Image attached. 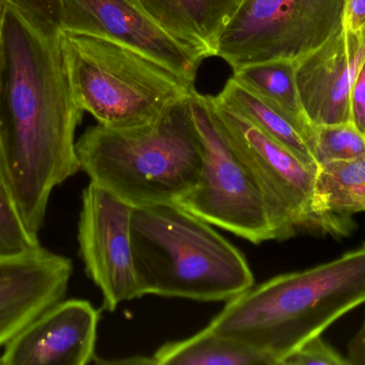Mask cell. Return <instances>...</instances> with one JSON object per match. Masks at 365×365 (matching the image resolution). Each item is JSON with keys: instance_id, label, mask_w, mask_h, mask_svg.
I'll list each match as a JSON object with an SVG mask.
<instances>
[{"instance_id": "cell-1", "label": "cell", "mask_w": 365, "mask_h": 365, "mask_svg": "<svg viewBox=\"0 0 365 365\" xmlns=\"http://www.w3.org/2000/svg\"><path fill=\"white\" fill-rule=\"evenodd\" d=\"M83 113L73 99L59 36H42L6 4L0 148L19 216L36 239L51 193L81 171L75 133Z\"/></svg>"}, {"instance_id": "cell-2", "label": "cell", "mask_w": 365, "mask_h": 365, "mask_svg": "<svg viewBox=\"0 0 365 365\" xmlns=\"http://www.w3.org/2000/svg\"><path fill=\"white\" fill-rule=\"evenodd\" d=\"M365 304V244L334 261L274 276L227 302L208 328L281 365Z\"/></svg>"}, {"instance_id": "cell-3", "label": "cell", "mask_w": 365, "mask_h": 365, "mask_svg": "<svg viewBox=\"0 0 365 365\" xmlns=\"http://www.w3.org/2000/svg\"><path fill=\"white\" fill-rule=\"evenodd\" d=\"M188 100L140 128L88 129L76 141L81 171L133 208L178 205L197 186L202 169Z\"/></svg>"}, {"instance_id": "cell-4", "label": "cell", "mask_w": 365, "mask_h": 365, "mask_svg": "<svg viewBox=\"0 0 365 365\" xmlns=\"http://www.w3.org/2000/svg\"><path fill=\"white\" fill-rule=\"evenodd\" d=\"M132 242L143 297L227 302L255 285L242 253L175 204L133 208Z\"/></svg>"}, {"instance_id": "cell-5", "label": "cell", "mask_w": 365, "mask_h": 365, "mask_svg": "<svg viewBox=\"0 0 365 365\" xmlns=\"http://www.w3.org/2000/svg\"><path fill=\"white\" fill-rule=\"evenodd\" d=\"M59 40L75 103L106 128L153 124L195 90L192 81L110 39L61 30Z\"/></svg>"}, {"instance_id": "cell-6", "label": "cell", "mask_w": 365, "mask_h": 365, "mask_svg": "<svg viewBox=\"0 0 365 365\" xmlns=\"http://www.w3.org/2000/svg\"><path fill=\"white\" fill-rule=\"evenodd\" d=\"M188 103L201 144L202 169L197 186L178 205L252 244L276 240L261 191L223 134L210 96L195 90Z\"/></svg>"}, {"instance_id": "cell-7", "label": "cell", "mask_w": 365, "mask_h": 365, "mask_svg": "<svg viewBox=\"0 0 365 365\" xmlns=\"http://www.w3.org/2000/svg\"><path fill=\"white\" fill-rule=\"evenodd\" d=\"M344 0H244L223 30L217 56L233 71L300 60L342 27Z\"/></svg>"}, {"instance_id": "cell-8", "label": "cell", "mask_w": 365, "mask_h": 365, "mask_svg": "<svg viewBox=\"0 0 365 365\" xmlns=\"http://www.w3.org/2000/svg\"><path fill=\"white\" fill-rule=\"evenodd\" d=\"M217 121L261 191L276 240L319 231L312 210L315 171L227 105L210 96Z\"/></svg>"}, {"instance_id": "cell-9", "label": "cell", "mask_w": 365, "mask_h": 365, "mask_svg": "<svg viewBox=\"0 0 365 365\" xmlns=\"http://www.w3.org/2000/svg\"><path fill=\"white\" fill-rule=\"evenodd\" d=\"M132 206L90 182L81 195L79 256L86 274L100 289L103 309L143 297L135 270Z\"/></svg>"}, {"instance_id": "cell-10", "label": "cell", "mask_w": 365, "mask_h": 365, "mask_svg": "<svg viewBox=\"0 0 365 365\" xmlns=\"http://www.w3.org/2000/svg\"><path fill=\"white\" fill-rule=\"evenodd\" d=\"M61 30L133 47L195 83L203 61L163 29L138 0H61Z\"/></svg>"}, {"instance_id": "cell-11", "label": "cell", "mask_w": 365, "mask_h": 365, "mask_svg": "<svg viewBox=\"0 0 365 365\" xmlns=\"http://www.w3.org/2000/svg\"><path fill=\"white\" fill-rule=\"evenodd\" d=\"M100 313L87 300H62L19 332L0 365H86L96 360Z\"/></svg>"}, {"instance_id": "cell-12", "label": "cell", "mask_w": 365, "mask_h": 365, "mask_svg": "<svg viewBox=\"0 0 365 365\" xmlns=\"http://www.w3.org/2000/svg\"><path fill=\"white\" fill-rule=\"evenodd\" d=\"M364 59L365 29L354 34L342 26L296 64L302 106L314 128L351 121V86Z\"/></svg>"}, {"instance_id": "cell-13", "label": "cell", "mask_w": 365, "mask_h": 365, "mask_svg": "<svg viewBox=\"0 0 365 365\" xmlns=\"http://www.w3.org/2000/svg\"><path fill=\"white\" fill-rule=\"evenodd\" d=\"M72 261L47 249L0 259V349L58 302L66 299Z\"/></svg>"}, {"instance_id": "cell-14", "label": "cell", "mask_w": 365, "mask_h": 365, "mask_svg": "<svg viewBox=\"0 0 365 365\" xmlns=\"http://www.w3.org/2000/svg\"><path fill=\"white\" fill-rule=\"evenodd\" d=\"M152 19L202 59L217 56L219 39L244 0H138Z\"/></svg>"}, {"instance_id": "cell-15", "label": "cell", "mask_w": 365, "mask_h": 365, "mask_svg": "<svg viewBox=\"0 0 365 365\" xmlns=\"http://www.w3.org/2000/svg\"><path fill=\"white\" fill-rule=\"evenodd\" d=\"M312 210L322 233L351 234L354 214L365 212V156L317 166Z\"/></svg>"}, {"instance_id": "cell-16", "label": "cell", "mask_w": 365, "mask_h": 365, "mask_svg": "<svg viewBox=\"0 0 365 365\" xmlns=\"http://www.w3.org/2000/svg\"><path fill=\"white\" fill-rule=\"evenodd\" d=\"M296 64L289 61L250 64L234 71L232 79L285 116L314 152L315 128L302 106L296 81Z\"/></svg>"}, {"instance_id": "cell-17", "label": "cell", "mask_w": 365, "mask_h": 365, "mask_svg": "<svg viewBox=\"0 0 365 365\" xmlns=\"http://www.w3.org/2000/svg\"><path fill=\"white\" fill-rule=\"evenodd\" d=\"M216 99L278 141L304 164L317 169L319 164L314 152L299 130L280 111L242 87L232 77Z\"/></svg>"}, {"instance_id": "cell-18", "label": "cell", "mask_w": 365, "mask_h": 365, "mask_svg": "<svg viewBox=\"0 0 365 365\" xmlns=\"http://www.w3.org/2000/svg\"><path fill=\"white\" fill-rule=\"evenodd\" d=\"M151 361L154 365H272L263 354L208 327L186 340L165 344Z\"/></svg>"}, {"instance_id": "cell-19", "label": "cell", "mask_w": 365, "mask_h": 365, "mask_svg": "<svg viewBox=\"0 0 365 365\" xmlns=\"http://www.w3.org/2000/svg\"><path fill=\"white\" fill-rule=\"evenodd\" d=\"M42 248L26 229L11 190L0 148V259H16Z\"/></svg>"}, {"instance_id": "cell-20", "label": "cell", "mask_w": 365, "mask_h": 365, "mask_svg": "<svg viewBox=\"0 0 365 365\" xmlns=\"http://www.w3.org/2000/svg\"><path fill=\"white\" fill-rule=\"evenodd\" d=\"M317 164L351 161L365 156V136L353 122L315 126Z\"/></svg>"}, {"instance_id": "cell-21", "label": "cell", "mask_w": 365, "mask_h": 365, "mask_svg": "<svg viewBox=\"0 0 365 365\" xmlns=\"http://www.w3.org/2000/svg\"><path fill=\"white\" fill-rule=\"evenodd\" d=\"M34 30L56 38L61 31V0H6Z\"/></svg>"}, {"instance_id": "cell-22", "label": "cell", "mask_w": 365, "mask_h": 365, "mask_svg": "<svg viewBox=\"0 0 365 365\" xmlns=\"http://www.w3.org/2000/svg\"><path fill=\"white\" fill-rule=\"evenodd\" d=\"M282 365H349L346 358L321 338V336L304 343L289 357Z\"/></svg>"}, {"instance_id": "cell-23", "label": "cell", "mask_w": 365, "mask_h": 365, "mask_svg": "<svg viewBox=\"0 0 365 365\" xmlns=\"http://www.w3.org/2000/svg\"><path fill=\"white\" fill-rule=\"evenodd\" d=\"M349 111L351 121L365 136V59L351 86Z\"/></svg>"}, {"instance_id": "cell-24", "label": "cell", "mask_w": 365, "mask_h": 365, "mask_svg": "<svg viewBox=\"0 0 365 365\" xmlns=\"http://www.w3.org/2000/svg\"><path fill=\"white\" fill-rule=\"evenodd\" d=\"M342 25L354 34L365 29V0H344Z\"/></svg>"}, {"instance_id": "cell-25", "label": "cell", "mask_w": 365, "mask_h": 365, "mask_svg": "<svg viewBox=\"0 0 365 365\" xmlns=\"http://www.w3.org/2000/svg\"><path fill=\"white\" fill-rule=\"evenodd\" d=\"M346 360L349 365H365V317L359 331L349 342Z\"/></svg>"}, {"instance_id": "cell-26", "label": "cell", "mask_w": 365, "mask_h": 365, "mask_svg": "<svg viewBox=\"0 0 365 365\" xmlns=\"http://www.w3.org/2000/svg\"><path fill=\"white\" fill-rule=\"evenodd\" d=\"M6 1L0 4V55H1L2 32H4V12H6Z\"/></svg>"}, {"instance_id": "cell-27", "label": "cell", "mask_w": 365, "mask_h": 365, "mask_svg": "<svg viewBox=\"0 0 365 365\" xmlns=\"http://www.w3.org/2000/svg\"><path fill=\"white\" fill-rule=\"evenodd\" d=\"M4 1H6V0H0V4H4Z\"/></svg>"}]
</instances>
